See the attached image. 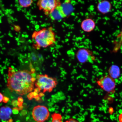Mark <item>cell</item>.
I'll return each mask as SVG.
<instances>
[{
	"label": "cell",
	"instance_id": "9",
	"mask_svg": "<svg viewBox=\"0 0 122 122\" xmlns=\"http://www.w3.org/2000/svg\"><path fill=\"white\" fill-rule=\"evenodd\" d=\"M50 17L53 20H61L66 17L60 5H58L50 13Z\"/></svg>",
	"mask_w": 122,
	"mask_h": 122
},
{
	"label": "cell",
	"instance_id": "25",
	"mask_svg": "<svg viewBox=\"0 0 122 122\" xmlns=\"http://www.w3.org/2000/svg\"><path fill=\"white\" fill-rule=\"evenodd\" d=\"M29 37V36L28 35L26 34L25 35V37L26 38H28Z\"/></svg>",
	"mask_w": 122,
	"mask_h": 122
},
{
	"label": "cell",
	"instance_id": "5",
	"mask_svg": "<svg viewBox=\"0 0 122 122\" xmlns=\"http://www.w3.org/2000/svg\"><path fill=\"white\" fill-rule=\"evenodd\" d=\"M97 83L103 91L108 93L113 92L115 91V81L109 75L104 76L97 81Z\"/></svg>",
	"mask_w": 122,
	"mask_h": 122
},
{
	"label": "cell",
	"instance_id": "3",
	"mask_svg": "<svg viewBox=\"0 0 122 122\" xmlns=\"http://www.w3.org/2000/svg\"><path fill=\"white\" fill-rule=\"evenodd\" d=\"M58 84L56 78L50 77L46 74H39L36 76L35 86L39 91H42L43 94L51 92Z\"/></svg>",
	"mask_w": 122,
	"mask_h": 122
},
{
	"label": "cell",
	"instance_id": "36",
	"mask_svg": "<svg viewBox=\"0 0 122 122\" xmlns=\"http://www.w3.org/2000/svg\"><path fill=\"white\" fill-rule=\"evenodd\" d=\"M30 19L31 21L33 20V19L32 17H30Z\"/></svg>",
	"mask_w": 122,
	"mask_h": 122
},
{
	"label": "cell",
	"instance_id": "34",
	"mask_svg": "<svg viewBox=\"0 0 122 122\" xmlns=\"http://www.w3.org/2000/svg\"><path fill=\"white\" fill-rule=\"evenodd\" d=\"M9 36H11L12 35L11 33H9L8 34Z\"/></svg>",
	"mask_w": 122,
	"mask_h": 122
},
{
	"label": "cell",
	"instance_id": "26",
	"mask_svg": "<svg viewBox=\"0 0 122 122\" xmlns=\"http://www.w3.org/2000/svg\"><path fill=\"white\" fill-rule=\"evenodd\" d=\"M15 3H16V4H17L18 3H19V1H18V0H16L15 1Z\"/></svg>",
	"mask_w": 122,
	"mask_h": 122
},
{
	"label": "cell",
	"instance_id": "37",
	"mask_svg": "<svg viewBox=\"0 0 122 122\" xmlns=\"http://www.w3.org/2000/svg\"><path fill=\"white\" fill-rule=\"evenodd\" d=\"M7 16L8 17H10V14H8L7 15Z\"/></svg>",
	"mask_w": 122,
	"mask_h": 122
},
{
	"label": "cell",
	"instance_id": "30",
	"mask_svg": "<svg viewBox=\"0 0 122 122\" xmlns=\"http://www.w3.org/2000/svg\"><path fill=\"white\" fill-rule=\"evenodd\" d=\"M22 37H25V35L24 34H22Z\"/></svg>",
	"mask_w": 122,
	"mask_h": 122
},
{
	"label": "cell",
	"instance_id": "13",
	"mask_svg": "<svg viewBox=\"0 0 122 122\" xmlns=\"http://www.w3.org/2000/svg\"><path fill=\"white\" fill-rule=\"evenodd\" d=\"M113 52L116 53L120 50L122 45V28L121 31L117 35L113 42Z\"/></svg>",
	"mask_w": 122,
	"mask_h": 122
},
{
	"label": "cell",
	"instance_id": "35",
	"mask_svg": "<svg viewBox=\"0 0 122 122\" xmlns=\"http://www.w3.org/2000/svg\"><path fill=\"white\" fill-rule=\"evenodd\" d=\"M4 35H3V36H0V38H2L4 37Z\"/></svg>",
	"mask_w": 122,
	"mask_h": 122
},
{
	"label": "cell",
	"instance_id": "55",
	"mask_svg": "<svg viewBox=\"0 0 122 122\" xmlns=\"http://www.w3.org/2000/svg\"><path fill=\"white\" fill-rule=\"evenodd\" d=\"M2 7H3L4 6V4L2 5Z\"/></svg>",
	"mask_w": 122,
	"mask_h": 122
},
{
	"label": "cell",
	"instance_id": "6",
	"mask_svg": "<svg viewBox=\"0 0 122 122\" xmlns=\"http://www.w3.org/2000/svg\"><path fill=\"white\" fill-rule=\"evenodd\" d=\"M58 4L56 0H41L38 1V5L41 10L50 13L59 5Z\"/></svg>",
	"mask_w": 122,
	"mask_h": 122
},
{
	"label": "cell",
	"instance_id": "51",
	"mask_svg": "<svg viewBox=\"0 0 122 122\" xmlns=\"http://www.w3.org/2000/svg\"><path fill=\"white\" fill-rule=\"evenodd\" d=\"M28 47H29V48L30 49V48H31V47H30V46H29Z\"/></svg>",
	"mask_w": 122,
	"mask_h": 122
},
{
	"label": "cell",
	"instance_id": "11",
	"mask_svg": "<svg viewBox=\"0 0 122 122\" xmlns=\"http://www.w3.org/2000/svg\"><path fill=\"white\" fill-rule=\"evenodd\" d=\"M12 113L11 108L8 107H3L0 109V119L4 121L8 120Z\"/></svg>",
	"mask_w": 122,
	"mask_h": 122
},
{
	"label": "cell",
	"instance_id": "32",
	"mask_svg": "<svg viewBox=\"0 0 122 122\" xmlns=\"http://www.w3.org/2000/svg\"><path fill=\"white\" fill-rule=\"evenodd\" d=\"M12 10H11V9H9V13H10V12L12 11Z\"/></svg>",
	"mask_w": 122,
	"mask_h": 122
},
{
	"label": "cell",
	"instance_id": "54",
	"mask_svg": "<svg viewBox=\"0 0 122 122\" xmlns=\"http://www.w3.org/2000/svg\"><path fill=\"white\" fill-rule=\"evenodd\" d=\"M25 17H27V15H25Z\"/></svg>",
	"mask_w": 122,
	"mask_h": 122
},
{
	"label": "cell",
	"instance_id": "16",
	"mask_svg": "<svg viewBox=\"0 0 122 122\" xmlns=\"http://www.w3.org/2000/svg\"><path fill=\"white\" fill-rule=\"evenodd\" d=\"M33 1L31 0H20L19 1L20 5L23 7H26L31 5L33 3Z\"/></svg>",
	"mask_w": 122,
	"mask_h": 122
},
{
	"label": "cell",
	"instance_id": "53",
	"mask_svg": "<svg viewBox=\"0 0 122 122\" xmlns=\"http://www.w3.org/2000/svg\"><path fill=\"white\" fill-rule=\"evenodd\" d=\"M10 36V37H13V36H12V35H11V36Z\"/></svg>",
	"mask_w": 122,
	"mask_h": 122
},
{
	"label": "cell",
	"instance_id": "56",
	"mask_svg": "<svg viewBox=\"0 0 122 122\" xmlns=\"http://www.w3.org/2000/svg\"><path fill=\"white\" fill-rule=\"evenodd\" d=\"M10 7H12V6H13V5L11 4V5H10Z\"/></svg>",
	"mask_w": 122,
	"mask_h": 122
},
{
	"label": "cell",
	"instance_id": "28",
	"mask_svg": "<svg viewBox=\"0 0 122 122\" xmlns=\"http://www.w3.org/2000/svg\"><path fill=\"white\" fill-rule=\"evenodd\" d=\"M8 21L10 23H12V21L10 20H8Z\"/></svg>",
	"mask_w": 122,
	"mask_h": 122
},
{
	"label": "cell",
	"instance_id": "47",
	"mask_svg": "<svg viewBox=\"0 0 122 122\" xmlns=\"http://www.w3.org/2000/svg\"><path fill=\"white\" fill-rule=\"evenodd\" d=\"M27 28L28 29H29V28H30V26H28V25H27Z\"/></svg>",
	"mask_w": 122,
	"mask_h": 122
},
{
	"label": "cell",
	"instance_id": "52",
	"mask_svg": "<svg viewBox=\"0 0 122 122\" xmlns=\"http://www.w3.org/2000/svg\"><path fill=\"white\" fill-rule=\"evenodd\" d=\"M22 12H24V10H22Z\"/></svg>",
	"mask_w": 122,
	"mask_h": 122
},
{
	"label": "cell",
	"instance_id": "58",
	"mask_svg": "<svg viewBox=\"0 0 122 122\" xmlns=\"http://www.w3.org/2000/svg\"><path fill=\"white\" fill-rule=\"evenodd\" d=\"M2 2V1L1 0H0V3H1Z\"/></svg>",
	"mask_w": 122,
	"mask_h": 122
},
{
	"label": "cell",
	"instance_id": "60",
	"mask_svg": "<svg viewBox=\"0 0 122 122\" xmlns=\"http://www.w3.org/2000/svg\"><path fill=\"white\" fill-rule=\"evenodd\" d=\"M16 35H18V33H16Z\"/></svg>",
	"mask_w": 122,
	"mask_h": 122
},
{
	"label": "cell",
	"instance_id": "42",
	"mask_svg": "<svg viewBox=\"0 0 122 122\" xmlns=\"http://www.w3.org/2000/svg\"><path fill=\"white\" fill-rule=\"evenodd\" d=\"M17 45L18 46H20L21 45L20 43H18Z\"/></svg>",
	"mask_w": 122,
	"mask_h": 122
},
{
	"label": "cell",
	"instance_id": "39",
	"mask_svg": "<svg viewBox=\"0 0 122 122\" xmlns=\"http://www.w3.org/2000/svg\"><path fill=\"white\" fill-rule=\"evenodd\" d=\"M11 29L12 30H14V28L13 27H11Z\"/></svg>",
	"mask_w": 122,
	"mask_h": 122
},
{
	"label": "cell",
	"instance_id": "29",
	"mask_svg": "<svg viewBox=\"0 0 122 122\" xmlns=\"http://www.w3.org/2000/svg\"><path fill=\"white\" fill-rule=\"evenodd\" d=\"M16 39V41H19V38H17L16 39Z\"/></svg>",
	"mask_w": 122,
	"mask_h": 122
},
{
	"label": "cell",
	"instance_id": "4",
	"mask_svg": "<svg viewBox=\"0 0 122 122\" xmlns=\"http://www.w3.org/2000/svg\"><path fill=\"white\" fill-rule=\"evenodd\" d=\"M50 113L48 108L44 105L35 106L32 111L33 118L36 122H45L49 118Z\"/></svg>",
	"mask_w": 122,
	"mask_h": 122
},
{
	"label": "cell",
	"instance_id": "17",
	"mask_svg": "<svg viewBox=\"0 0 122 122\" xmlns=\"http://www.w3.org/2000/svg\"><path fill=\"white\" fill-rule=\"evenodd\" d=\"M64 122H79L75 119L71 118L68 119Z\"/></svg>",
	"mask_w": 122,
	"mask_h": 122
},
{
	"label": "cell",
	"instance_id": "44",
	"mask_svg": "<svg viewBox=\"0 0 122 122\" xmlns=\"http://www.w3.org/2000/svg\"><path fill=\"white\" fill-rule=\"evenodd\" d=\"M7 42L8 44H9L10 43V41H7Z\"/></svg>",
	"mask_w": 122,
	"mask_h": 122
},
{
	"label": "cell",
	"instance_id": "27",
	"mask_svg": "<svg viewBox=\"0 0 122 122\" xmlns=\"http://www.w3.org/2000/svg\"><path fill=\"white\" fill-rule=\"evenodd\" d=\"M28 41L29 42H30V43H31L32 42V41L31 40H29Z\"/></svg>",
	"mask_w": 122,
	"mask_h": 122
},
{
	"label": "cell",
	"instance_id": "61",
	"mask_svg": "<svg viewBox=\"0 0 122 122\" xmlns=\"http://www.w3.org/2000/svg\"><path fill=\"white\" fill-rule=\"evenodd\" d=\"M25 56H27V54H25Z\"/></svg>",
	"mask_w": 122,
	"mask_h": 122
},
{
	"label": "cell",
	"instance_id": "15",
	"mask_svg": "<svg viewBox=\"0 0 122 122\" xmlns=\"http://www.w3.org/2000/svg\"><path fill=\"white\" fill-rule=\"evenodd\" d=\"M51 122H62V117L60 113H53L51 115Z\"/></svg>",
	"mask_w": 122,
	"mask_h": 122
},
{
	"label": "cell",
	"instance_id": "43",
	"mask_svg": "<svg viewBox=\"0 0 122 122\" xmlns=\"http://www.w3.org/2000/svg\"><path fill=\"white\" fill-rule=\"evenodd\" d=\"M20 34H19V35H18V38H19L20 37Z\"/></svg>",
	"mask_w": 122,
	"mask_h": 122
},
{
	"label": "cell",
	"instance_id": "46",
	"mask_svg": "<svg viewBox=\"0 0 122 122\" xmlns=\"http://www.w3.org/2000/svg\"><path fill=\"white\" fill-rule=\"evenodd\" d=\"M5 15L4 14H2L1 15V17H2V16H4Z\"/></svg>",
	"mask_w": 122,
	"mask_h": 122
},
{
	"label": "cell",
	"instance_id": "7",
	"mask_svg": "<svg viewBox=\"0 0 122 122\" xmlns=\"http://www.w3.org/2000/svg\"><path fill=\"white\" fill-rule=\"evenodd\" d=\"M92 53L89 50L85 48L80 49L76 53V57L80 63H85L90 59L94 60V57L92 56Z\"/></svg>",
	"mask_w": 122,
	"mask_h": 122
},
{
	"label": "cell",
	"instance_id": "49",
	"mask_svg": "<svg viewBox=\"0 0 122 122\" xmlns=\"http://www.w3.org/2000/svg\"><path fill=\"white\" fill-rule=\"evenodd\" d=\"M2 23V21H1V20H0V23Z\"/></svg>",
	"mask_w": 122,
	"mask_h": 122
},
{
	"label": "cell",
	"instance_id": "62",
	"mask_svg": "<svg viewBox=\"0 0 122 122\" xmlns=\"http://www.w3.org/2000/svg\"><path fill=\"white\" fill-rule=\"evenodd\" d=\"M1 39H0V42H1Z\"/></svg>",
	"mask_w": 122,
	"mask_h": 122
},
{
	"label": "cell",
	"instance_id": "10",
	"mask_svg": "<svg viewBox=\"0 0 122 122\" xmlns=\"http://www.w3.org/2000/svg\"><path fill=\"white\" fill-rule=\"evenodd\" d=\"M96 23L93 20L91 19H87L82 21L81 26L84 31L90 32L93 30L95 28Z\"/></svg>",
	"mask_w": 122,
	"mask_h": 122
},
{
	"label": "cell",
	"instance_id": "2",
	"mask_svg": "<svg viewBox=\"0 0 122 122\" xmlns=\"http://www.w3.org/2000/svg\"><path fill=\"white\" fill-rule=\"evenodd\" d=\"M36 43L37 50L41 48H46L56 42L55 36L52 27L44 28L34 32L32 35Z\"/></svg>",
	"mask_w": 122,
	"mask_h": 122
},
{
	"label": "cell",
	"instance_id": "14",
	"mask_svg": "<svg viewBox=\"0 0 122 122\" xmlns=\"http://www.w3.org/2000/svg\"><path fill=\"white\" fill-rule=\"evenodd\" d=\"M69 3L65 2L61 5L66 17L68 16L73 10L72 6Z\"/></svg>",
	"mask_w": 122,
	"mask_h": 122
},
{
	"label": "cell",
	"instance_id": "8",
	"mask_svg": "<svg viewBox=\"0 0 122 122\" xmlns=\"http://www.w3.org/2000/svg\"><path fill=\"white\" fill-rule=\"evenodd\" d=\"M112 5L110 2L107 0L99 1L97 4V10L101 13L106 14L110 11L112 9Z\"/></svg>",
	"mask_w": 122,
	"mask_h": 122
},
{
	"label": "cell",
	"instance_id": "41",
	"mask_svg": "<svg viewBox=\"0 0 122 122\" xmlns=\"http://www.w3.org/2000/svg\"><path fill=\"white\" fill-rule=\"evenodd\" d=\"M3 45L1 43H0V46L2 47L3 46Z\"/></svg>",
	"mask_w": 122,
	"mask_h": 122
},
{
	"label": "cell",
	"instance_id": "1",
	"mask_svg": "<svg viewBox=\"0 0 122 122\" xmlns=\"http://www.w3.org/2000/svg\"><path fill=\"white\" fill-rule=\"evenodd\" d=\"M8 76L7 87L11 92L23 96L34 89L36 78L28 70L15 71L13 68H9Z\"/></svg>",
	"mask_w": 122,
	"mask_h": 122
},
{
	"label": "cell",
	"instance_id": "45",
	"mask_svg": "<svg viewBox=\"0 0 122 122\" xmlns=\"http://www.w3.org/2000/svg\"><path fill=\"white\" fill-rule=\"evenodd\" d=\"M15 21H17L18 20L17 19H16V18H15Z\"/></svg>",
	"mask_w": 122,
	"mask_h": 122
},
{
	"label": "cell",
	"instance_id": "50",
	"mask_svg": "<svg viewBox=\"0 0 122 122\" xmlns=\"http://www.w3.org/2000/svg\"><path fill=\"white\" fill-rule=\"evenodd\" d=\"M1 18H2V17L1 16H0V20H1Z\"/></svg>",
	"mask_w": 122,
	"mask_h": 122
},
{
	"label": "cell",
	"instance_id": "19",
	"mask_svg": "<svg viewBox=\"0 0 122 122\" xmlns=\"http://www.w3.org/2000/svg\"><path fill=\"white\" fill-rule=\"evenodd\" d=\"M15 30L17 31H19V30H20V27L19 26H18L15 25Z\"/></svg>",
	"mask_w": 122,
	"mask_h": 122
},
{
	"label": "cell",
	"instance_id": "18",
	"mask_svg": "<svg viewBox=\"0 0 122 122\" xmlns=\"http://www.w3.org/2000/svg\"><path fill=\"white\" fill-rule=\"evenodd\" d=\"M4 97L3 94L0 93V103L2 102L4 100Z\"/></svg>",
	"mask_w": 122,
	"mask_h": 122
},
{
	"label": "cell",
	"instance_id": "38",
	"mask_svg": "<svg viewBox=\"0 0 122 122\" xmlns=\"http://www.w3.org/2000/svg\"><path fill=\"white\" fill-rule=\"evenodd\" d=\"M27 49V47L26 46H25V47H24V50H26Z\"/></svg>",
	"mask_w": 122,
	"mask_h": 122
},
{
	"label": "cell",
	"instance_id": "48",
	"mask_svg": "<svg viewBox=\"0 0 122 122\" xmlns=\"http://www.w3.org/2000/svg\"><path fill=\"white\" fill-rule=\"evenodd\" d=\"M27 19L29 20L30 19L29 17H28L27 16V17H26Z\"/></svg>",
	"mask_w": 122,
	"mask_h": 122
},
{
	"label": "cell",
	"instance_id": "63",
	"mask_svg": "<svg viewBox=\"0 0 122 122\" xmlns=\"http://www.w3.org/2000/svg\"><path fill=\"white\" fill-rule=\"evenodd\" d=\"M1 33V31H0V33Z\"/></svg>",
	"mask_w": 122,
	"mask_h": 122
},
{
	"label": "cell",
	"instance_id": "64",
	"mask_svg": "<svg viewBox=\"0 0 122 122\" xmlns=\"http://www.w3.org/2000/svg\"><path fill=\"white\" fill-rule=\"evenodd\" d=\"M4 35H6V34H5H5H4Z\"/></svg>",
	"mask_w": 122,
	"mask_h": 122
},
{
	"label": "cell",
	"instance_id": "24",
	"mask_svg": "<svg viewBox=\"0 0 122 122\" xmlns=\"http://www.w3.org/2000/svg\"><path fill=\"white\" fill-rule=\"evenodd\" d=\"M17 10L18 11H20L21 10V9L19 8H18Z\"/></svg>",
	"mask_w": 122,
	"mask_h": 122
},
{
	"label": "cell",
	"instance_id": "40",
	"mask_svg": "<svg viewBox=\"0 0 122 122\" xmlns=\"http://www.w3.org/2000/svg\"><path fill=\"white\" fill-rule=\"evenodd\" d=\"M2 49L3 50H5L6 49V48H5V47H4V48H2Z\"/></svg>",
	"mask_w": 122,
	"mask_h": 122
},
{
	"label": "cell",
	"instance_id": "12",
	"mask_svg": "<svg viewBox=\"0 0 122 122\" xmlns=\"http://www.w3.org/2000/svg\"><path fill=\"white\" fill-rule=\"evenodd\" d=\"M109 75L114 80L118 78L120 75L119 68L117 65L111 66L109 70Z\"/></svg>",
	"mask_w": 122,
	"mask_h": 122
},
{
	"label": "cell",
	"instance_id": "31",
	"mask_svg": "<svg viewBox=\"0 0 122 122\" xmlns=\"http://www.w3.org/2000/svg\"><path fill=\"white\" fill-rule=\"evenodd\" d=\"M0 14H1V15L3 14V13L1 11V10H0Z\"/></svg>",
	"mask_w": 122,
	"mask_h": 122
},
{
	"label": "cell",
	"instance_id": "20",
	"mask_svg": "<svg viewBox=\"0 0 122 122\" xmlns=\"http://www.w3.org/2000/svg\"><path fill=\"white\" fill-rule=\"evenodd\" d=\"M119 118L120 122H122V113L120 114Z\"/></svg>",
	"mask_w": 122,
	"mask_h": 122
},
{
	"label": "cell",
	"instance_id": "57",
	"mask_svg": "<svg viewBox=\"0 0 122 122\" xmlns=\"http://www.w3.org/2000/svg\"><path fill=\"white\" fill-rule=\"evenodd\" d=\"M1 54H3V53L1 51Z\"/></svg>",
	"mask_w": 122,
	"mask_h": 122
},
{
	"label": "cell",
	"instance_id": "21",
	"mask_svg": "<svg viewBox=\"0 0 122 122\" xmlns=\"http://www.w3.org/2000/svg\"><path fill=\"white\" fill-rule=\"evenodd\" d=\"M35 27H36V29H38L39 27V25H36L35 26Z\"/></svg>",
	"mask_w": 122,
	"mask_h": 122
},
{
	"label": "cell",
	"instance_id": "59",
	"mask_svg": "<svg viewBox=\"0 0 122 122\" xmlns=\"http://www.w3.org/2000/svg\"><path fill=\"white\" fill-rule=\"evenodd\" d=\"M21 33L20 32H19V34H21Z\"/></svg>",
	"mask_w": 122,
	"mask_h": 122
},
{
	"label": "cell",
	"instance_id": "33",
	"mask_svg": "<svg viewBox=\"0 0 122 122\" xmlns=\"http://www.w3.org/2000/svg\"><path fill=\"white\" fill-rule=\"evenodd\" d=\"M23 34L24 35H26L27 34V33L26 32H23Z\"/></svg>",
	"mask_w": 122,
	"mask_h": 122
},
{
	"label": "cell",
	"instance_id": "22",
	"mask_svg": "<svg viewBox=\"0 0 122 122\" xmlns=\"http://www.w3.org/2000/svg\"><path fill=\"white\" fill-rule=\"evenodd\" d=\"M10 19L12 20H13V21H15V19H14V18L13 17L10 16Z\"/></svg>",
	"mask_w": 122,
	"mask_h": 122
},
{
	"label": "cell",
	"instance_id": "23",
	"mask_svg": "<svg viewBox=\"0 0 122 122\" xmlns=\"http://www.w3.org/2000/svg\"><path fill=\"white\" fill-rule=\"evenodd\" d=\"M19 4H15V7H17L18 8V7H19Z\"/></svg>",
	"mask_w": 122,
	"mask_h": 122
}]
</instances>
